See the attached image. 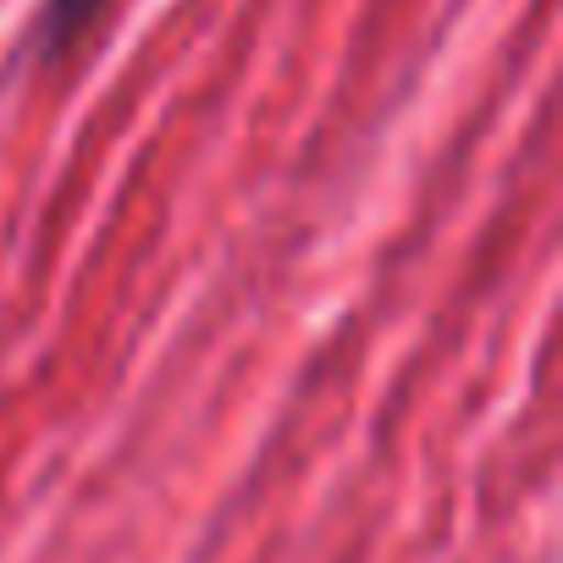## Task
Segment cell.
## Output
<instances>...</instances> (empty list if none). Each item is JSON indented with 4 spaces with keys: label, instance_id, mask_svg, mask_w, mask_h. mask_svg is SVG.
Segmentation results:
<instances>
[{
    "label": "cell",
    "instance_id": "1",
    "mask_svg": "<svg viewBox=\"0 0 563 563\" xmlns=\"http://www.w3.org/2000/svg\"><path fill=\"white\" fill-rule=\"evenodd\" d=\"M111 7V0H45V12H40V51L45 56H62V51H73L89 29H95V18Z\"/></svg>",
    "mask_w": 563,
    "mask_h": 563
}]
</instances>
